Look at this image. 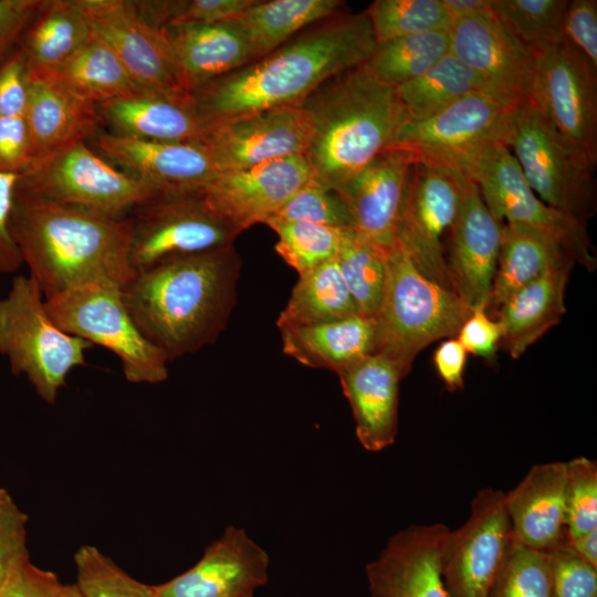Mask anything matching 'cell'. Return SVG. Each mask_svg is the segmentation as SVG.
<instances>
[{"label": "cell", "instance_id": "1", "mask_svg": "<svg viewBox=\"0 0 597 597\" xmlns=\"http://www.w3.org/2000/svg\"><path fill=\"white\" fill-rule=\"evenodd\" d=\"M376 46L366 11L322 20L273 52L190 95L206 129L263 109L303 105L324 82L363 65Z\"/></svg>", "mask_w": 597, "mask_h": 597}, {"label": "cell", "instance_id": "2", "mask_svg": "<svg viewBox=\"0 0 597 597\" xmlns=\"http://www.w3.org/2000/svg\"><path fill=\"white\" fill-rule=\"evenodd\" d=\"M241 258L234 244L137 272L123 286L143 335L169 362L213 344L237 304Z\"/></svg>", "mask_w": 597, "mask_h": 597}, {"label": "cell", "instance_id": "3", "mask_svg": "<svg viewBox=\"0 0 597 597\" xmlns=\"http://www.w3.org/2000/svg\"><path fill=\"white\" fill-rule=\"evenodd\" d=\"M10 228L45 298L91 281L124 286L135 274L128 217L55 202L18 186Z\"/></svg>", "mask_w": 597, "mask_h": 597}, {"label": "cell", "instance_id": "4", "mask_svg": "<svg viewBox=\"0 0 597 597\" xmlns=\"http://www.w3.org/2000/svg\"><path fill=\"white\" fill-rule=\"evenodd\" d=\"M303 106L314 125L305 157L313 177L334 190L389 149L399 123L395 87L364 64L324 82Z\"/></svg>", "mask_w": 597, "mask_h": 597}, {"label": "cell", "instance_id": "5", "mask_svg": "<svg viewBox=\"0 0 597 597\" xmlns=\"http://www.w3.org/2000/svg\"><path fill=\"white\" fill-rule=\"evenodd\" d=\"M386 271L373 354L394 362L406 377L421 349L457 335L471 311L453 291L426 277L397 240L386 252Z\"/></svg>", "mask_w": 597, "mask_h": 597}, {"label": "cell", "instance_id": "6", "mask_svg": "<svg viewBox=\"0 0 597 597\" xmlns=\"http://www.w3.org/2000/svg\"><path fill=\"white\" fill-rule=\"evenodd\" d=\"M93 345L61 329L30 275L18 274L0 298V354L46 404H55L70 373L86 364Z\"/></svg>", "mask_w": 597, "mask_h": 597}, {"label": "cell", "instance_id": "7", "mask_svg": "<svg viewBox=\"0 0 597 597\" xmlns=\"http://www.w3.org/2000/svg\"><path fill=\"white\" fill-rule=\"evenodd\" d=\"M534 193L547 206L582 222L596 208L595 167L532 102L510 112L501 139Z\"/></svg>", "mask_w": 597, "mask_h": 597}, {"label": "cell", "instance_id": "8", "mask_svg": "<svg viewBox=\"0 0 597 597\" xmlns=\"http://www.w3.org/2000/svg\"><path fill=\"white\" fill-rule=\"evenodd\" d=\"M49 315L67 334L112 352L132 384L168 378V358L139 331L123 297V286L91 281L45 298Z\"/></svg>", "mask_w": 597, "mask_h": 597}, {"label": "cell", "instance_id": "9", "mask_svg": "<svg viewBox=\"0 0 597 597\" xmlns=\"http://www.w3.org/2000/svg\"><path fill=\"white\" fill-rule=\"evenodd\" d=\"M128 219L135 273L231 245L241 233L201 191L159 193L137 206Z\"/></svg>", "mask_w": 597, "mask_h": 597}, {"label": "cell", "instance_id": "10", "mask_svg": "<svg viewBox=\"0 0 597 597\" xmlns=\"http://www.w3.org/2000/svg\"><path fill=\"white\" fill-rule=\"evenodd\" d=\"M478 187L500 222L524 226L553 238L575 263L588 271L596 256L585 223L544 203L531 189L510 149L493 143L480 150L461 171Z\"/></svg>", "mask_w": 597, "mask_h": 597}, {"label": "cell", "instance_id": "11", "mask_svg": "<svg viewBox=\"0 0 597 597\" xmlns=\"http://www.w3.org/2000/svg\"><path fill=\"white\" fill-rule=\"evenodd\" d=\"M515 106L489 92L468 94L426 119L398 124L389 149L408 153L413 163L462 171L485 146L501 143Z\"/></svg>", "mask_w": 597, "mask_h": 597}, {"label": "cell", "instance_id": "12", "mask_svg": "<svg viewBox=\"0 0 597 597\" xmlns=\"http://www.w3.org/2000/svg\"><path fill=\"white\" fill-rule=\"evenodd\" d=\"M18 186L55 202L118 218L160 193L116 168L86 142L53 155L21 176Z\"/></svg>", "mask_w": 597, "mask_h": 597}, {"label": "cell", "instance_id": "13", "mask_svg": "<svg viewBox=\"0 0 597 597\" xmlns=\"http://www.w3.org/2000/svg\"><path fill=\"white\" fill-rule=\"evenodd\" d=\"M464 174L443 167L412 165L397 228V242L429 280L452 290L446 242L455 220Z\"/></svg>", "mask_w": 597, "mask_h": 597}, {"label": "cell", "instance_id": "14", "mask_svg": "<svg viewBox=\"0 0 597 597\" xmlns=\"http://www.w3.org/2000/svg\"><path fill=\"white\" fill-rule=\"evenodd\" d=\"M533 53L532 103L597 163V70L564 40Z\"/></svg>", "mask_w": 597, "mask_h": 597}, {"label": "cell", "instance_id": "15", "mask_svg": "<svg viewBox=\"0 0 597 597\" xmlns=\"http://www.w3.org/2000/svg\"><path fill=\"white\" fill-rule=\"evenodd\" d=\"M511 540L504 493L480 490L467 521L448 535L442 575L449 597H488Z\"/></svg>", "mask_w": 597, "mask_h": 597}, {"label": "cell", "instance_id": "16", "mask_svg": "<svg viewBox=\"0 0 597 597\" xmlns=\"http://www.w3.org/2000/svg\"><path fill=\"white\" fill-rule=\"evenodd\" d=\"M314 134L303 105L263 109L207 128L202 145L217 170H240L305 156Z\"/></svg>", "mask_w": 597, "mask_h": 597}, {"label": "cell", "instance_id": "17", "mask_svg": "<svg viewBox=\"0 0 597 597\" xmlns=\"http://www.w3.org/2000/svg\"><path fill=\"white\" fill-rule=\"evenodd\" d=\"M94 33L116 53L132 76L147 90L189 101L170 48L161 32L146 23L128 0H77Z\"/></svg>", "mask_w": 597, "mask_h": 597}, {"label": "cell", "instance_id": "18", "mask_svg": "<svg viewBox=\"0 0 597 597\" xmlns=\"http://www.w3.org/2000/svg\"><path fill=\"white\" fill-rule=\"evenodd\" d=\"M450 52L469 66L493 95L514 105L532 102L535 59L492 13L454 21Z\"/></svg>", "mask_w": 597, "mask_h": 597}, {"label": "cell", "instance_id": "19", "mask_svg": "<svg viewBox=\"0 0 597 597\" xmlns=\"http://www.w3.org/2000/svg\"><path fill=\"white\" fill-rule=\"evenodd\" d=\"M313 177L305 156L220 171L201 190L206 201L241 232L265 223Z\"/></svg>", "mask_w": 597, "mask_h": 597}, {"label": "cell", "instance_id": "20", "mask_svg": "<svg viewBox=\"0 0 597 597\" xmlns=\"http://www.w3.org/2000/svg\"><path fill=\"white\" fill-rule=\"evenodd\" d=\"M88 145L160 193L201 191L219 172L201 143L144 140L102 130Z\"/></svg>", "mask_w": 597, "mask_h": 597}, {"label": "cell", "instance_id": "21", "mask_svg": "<svg viewBox=\"0 0 597 597\" xmlns=\"http://www.w3.org/2000/svg\"><path fill=\"white\" fill-rule=\"evenodd\" d=\"M502 223L464 174L460 207L446 243L453 292L469 307H486L500 249Z\"/></svg>", "mask_w": 597, "mask_h": 597}, {"label": "cell", "instance_id": "22", "mask_svg": "<svg viewBox=\"0 0 597 597\" xmlns=\"http://www.w3.org/2000/svg\"><path fill=\"white\" fill-rule=\"evenodd\" d=\"M450 528L442 523L408 526L366 566L371 597H449L442 555Z\"/></svg>", "mask_w": 597, "mask_h": 597}, {"label": "cell", "instance_id": "23", "mask_svg": "<svg viewBox=\"0 0 597 597\" xmlns=\"http://www.w3.org/2000/svg\"><path fill=\"white\" fill-rule=\"evenodd\" d=\"M268 567L266 552L230 525L192 567L155 585L156 597H242L265 585Z\"/></svg>", "mask_w": 597, "mask_h": 597}, {"label": "cell", "instance_id": "24", "mask_svg": "<svg viewBox=\"0 0 597 597\" xmlns=\"http://www.w3.org/2000/svg\"><path fill=\"white\" fill-rule=\"evenodd\" d=\"M400 149H387L338 187L354 230L384 252L396 243L399 214L413 165Z\"/></svg>", "mask_w": 597, "mask_h": 597}, {"label": "cell", "instance_id": "25", "mask_svg": "<svg viewBox=\"0 0 597 597\" xmlns=\"http://www.w3.org/2000/svg\"><path fill=\"white\" fill-rule=\"evenodd\" d=\"M24 118L31 144L29 171L75 143H88L103 130L96 104L75 96L50 77L33 74Z\"/></svg>", "mask_w": 597, "mask_h": 597}, {"label": "cell", "instance_id": "26", "mask_svg": "<svg viewBox=\"0 0 597 597\" xmlns=\"http://www.w3.org/2000/svg\"><path fill=\"white\" fill-rule=\"evenodd\" d=\"M355 420V433L364 449L381 451L398 432L400 368L379 354H370L337 374Z\"/></svg>", "mask_w": 597, "mask_h": 597}, {"label": "cell", "instance_id": "27", "mask_svg": "<svg viewBox=\"0 0 597 597\" xmlns=\"http://www.w3.org/2000/svg\"><path fill=\"white\" fill-rule=\"evenodd\" d=\"M566 484L567 462L554 461L533 465L514 489L504 493L515 541L546 552L567 538Z\"/></svg>", "mask_w": 597, "mask_h": 597}, {"label": "cell", "instance_id": "28", "mask_svg": "<svg viewBox=\"0 0 597 597\" xmlns=\"http://www.w3.org/2000/svg\"><path fill=\"white\" fill-rule=\"evenodd\" d=\"M161 30L179 80L190 96L205 84L251 62L247 40L234 21L184 22Z\"/></svg>", "mask_w": 597, "mask_h": 597}, {"label": "cell", "instance_id": "29", "mask_svg": "<svg viewBox=\"0 0 597 597\" xmlns=\"http://www.w3.org/2000/svg\"><path fill=\"white\" fill-rule=\"evenodd\" d=\"M111 134L144 140L202 143L206 127L190 100L157 93L115 98L97 105Z\"/></svg>", "mask_w": 597, "mask_h": 597}, {"label": "cell", "instance_id": "30", "mask_svg": "<svg viewBox=\"0 0 597 597\" xmlns=\"http://www.w3.org/2000/svg\"><path fill=\"white\" fill-rule=\"evenodd\" d=\"M573 264L548 270L514 292L496 312L500 345L512 358H519L561 321L566 312L565 291Z\"/></svg>", "mask_w": 597, "mask_h": 597}, {"label": "cell", "instance_id": "31", "mask_svg": "<svg viewBox=\"0 0 597 597\" xmlns=\"http://www.w3.org/2000/svg\"><path fill=\"white\" fill-rule=\"evenodd\" d=\"M280 332L284 354L304 366L336 374L374 353L375 321L359 314Z\"/></svg>", "mask_w": 597, "mask_h": 597}, {"label": "cell", "instance_id": "32", "mask_svg": "<svg viewBox=\"0 0 597 597\" xmlns=\"http://www.w3.org/2000/svg\"><path fill=\"white\" fill-rule=\"evenodd\" d=\"M565 263L575 262L553 238L524 226L505 223L486 311L495 315L514 292Z\"/></svg>", "mask_w": 597, "mask_h": 597}, {"label": "cell", "instance_id": "33", "mask_svg": "<svg viewBox=\"0 0 597 597\" xmlns=\"http://www.w3.org/2000/svg\"><path fill=\"white\" fill-rule=\"evenodd\" d=\"M94 35L77 0H42L19 43L31 74H46Z\"/></svg>", "mask_w": 597, "mask_h": 597}, {"label": "cell", "instance_id": "34", "mask_svg": "<svg viewBox=\"0 0 597 597\" xmlns=\"http://www.w3.org/2000/svg\"><path fill=\"white\" fill-rule=\"evenodd\" d=\"M40 76L50 77L75 96L96 105L154 93L132 76L111 46L95 33L65 62Z\"/></svg>", "mask_w": 597, "mask_h": 597}, {"label": "cell", "instance_id": "35", "mask_svg": "<svg viewBox=\"0 0 597 597\" xmlns=\"http://www.w3.org/2000/svg\"><path fill=\"white\" fill-rule=\"evenodd\" d=\"M344 6L341 0H258L232 21L241 29L253 62L304 29L343 13Z\"/></svg>", "mask_w": 597, "mask_h": 597}, {"label": "cell", "instance_id": "36", "mask_svg": "<svg viewBox=\"0 0 597 597\" xmlns=\"http://www.w3.org/2000/svg\"><path fill=\"white\" fill-rule=\"evenodd\" d=\"M356 314L355 303L335 258L298 274L276 326L279 329L310 326Z\"/></svg>", "mask_w": 597, "mask_h": 597}, {"label": "cell", "instance_id": "37", "mask_svg": "<svg viewBox=\"0 0 597 597\" xmlns=\"http://www.w3.org/2000/svg\"><path fill=\"white\" fill-rule=\"evenodd\" d=\"M474 92L489 91L469 66L449 52L423 75L395 87L398 124L426 119Z\"/></svg>", "mask_w": 597, "mask_h": 597}, {"label": "cell", "instance_id": "38", "mask_svg": "<svg viewBox=\"0 0 597 597\" xmlns=\"http://www.w3.org/2000/svg\"><path fill=\"white\" fill-rule=\"evenodd\" d=\"M449 52V31L406 35L376 43L364 65L376 78L396 87L423 75Z\"/></svg>", "mask_w": 597, "mask_h": 597}, {"label": "cell", "instance_id": "39", "mask_svg": "<svg viewBox=\"0 0 597 597\" xmlns=\"http://www.w3.org/2000/svg\"><path fill=\"white\" fill-rule=\"evenodd\" d=\"M337 262L357 313L375 321L386 284V252L353 229L337 255Z\"/></svg>", "mask_w": 597, "mask_h": 597}, {"label": "cell", "instance_id": "40", "mask_svg": "<svg viewBox=\"0 0 597 597\" xmlns=\"http://www.w3.org/2000/svg\"><path fill=\"white\" fill-rule=\"evenodd\" d=\"M264 224L277 235L274 247L277 254L298 274L337 258L353 230L275 219Z\"/></svg>", "mask_w": 597, "mask_h": 597}, {"label": "cell", "instance_id": "41", "mask_svg": "<svg viewBox=\"0 0 597 597\" xmlns=\"http://www.w3.org/2000/svg\"><path fill=\"white\" fill-rule=\"evenodd\" d=\"M568 2V0H492V11L514 38L534 51L563 41L562 24Z\"/></svg>", "mask_w": 597, "mask_h": 597}, {"label": "cell", "instance_id": "42", "mask_svg": "<svg viewBox=\"0 0 597 597\" xmlns=\"http://www.w3.org/2000/svg\"><path fill=\"white\" fill-rule=\"evenodd\" d=\"M376 43L449 31L453 21L441 0H376L366 10Z\"/></svg>", "mask_w": 597, "mask_h": 597}, {"label": "cell", "instance_id": "43", "mask_svg": "<svg viewBox=\"0 0 597 597\" xmlns=\"http://www.w3.org/2000/svg\"><path fill=\"white\" fill-rule=\"evenodd\" d=\"M488 597H551L546 552L525 546L511 535Z\"/></svg>", "mask_w": 597, "mask_h": 597}, {"label": "cell", "instance_id": "44", "mask_svg": "<svg viewBox=\"0 0 597 597\" xmlns=\"http://www.w3.org/2000/svg\"><path fill=\"white\" fill-rule=\"evenodd\" d=\"M74 565L82 597H156L155 585L135 579L95 546L82 545Z\"/></svg>", "mask_w": 597, "mask_h": 597}, {"label": "cell", "instance_id": "45", "mask_svg": "<svg viewBox=\"0 0 597 597\" xmlns=\"http://www.w3.org/2000/svg\"><path fill=\"white\" fill-rule=\"evenodd\" d=\"M270 219L354 229L350 214L336 190L314 177Z\"/></svg>", "mask_w": 597, "mask_h": 597}, {"label": "cell", "instance_id": "46", "mask_svg": "<svg viewBox=\"0 0 597 597\" xmlns=\"http://www.w3.org/2000/svg\"><path fill=\"white\" fill-rule=\"evenodd\" d=\"M597 528V464L577 457L567 461L565 532L572 540Z\"/></svg>", "mask_w": 597, "mask_h": 597}, {"label": "cell", "instance_id": "47", "mask_svg": "<svg viewBox=\"0 0 597 597\" xmlns=\"http://www.w3.org/2000/svg\"><path fill=\"white\" fill-rule=\"evenodd\" d=\"M551 597H597V567L577 555L568 540L546 551Z\"/></svg>", "mask_w": 597, "mask_h": 597}, {"label": "cell", "instance_id": "48", "mask_svg": "<svg viewBox=\"0 0 597 597\" xmlns=\"http://www.w3.org/2000/svg\"><path fill=\"white\" fill-rule=\"evenodd\" d=\"M28 515L19 509L10 493L0 488V590L27 563Z\"/></svg>", "mask_w": 597, "mask_h": 597}, {"label": "cell", "instance_id": "49", "mask_svg": "<svg viewBox=\"0 0 597 597\" xmlns=\"http://www.w3.org/2000/svg\"><path fill=\"white\" fill-rule=\"evenodd\" d=\"M563 40L597 70V1L568 2L562 24Z\"/></svg>", "mask_w": 597, "mask_h": 597}, {"label": "cell", "instance_id": "50", "mask_svg": "<svg viewBox=\"0 0 597 597\" xmlns=\"http://www.w3.org/2000/svg\"><path fill=\"white\" fill-rule=\"evenodd\" d=\"M30 84L31 71L18 45L0 65V117L25 115Z\"/></svg>", "mask_w": 597, "mask_h": 597}, {"label": "cell", "instance_id": "51", "mask_svg": "<svg viewBox=\"0 0 597 597\" xmlns=\"http://www.w3.org/2000/svg\"><path fill=\"white\" fill-rule=\"evenodd\" d=\"M32 164L31 144L24 116L0 117V171L19 177Z\"/></svg>", "mask_w": 597, "mask_h": 597}, {"label": "cell", "instance_id": "52", "mask_svg": "<svg viewBox=\"0 0 597 597\" xmlns=\"http://www.w3.org/2000/svg\"><path fill=\"white\" fill-rule=\"evenodd\" d=\"M501 327L486 312V307H476L457 333V339L465 349L475 356L492 359L501 342Z\"/></svg>", "mask_w": 597, "mask_h": 597}, {"label": "cell", "instance_id": "53", "mask_svg": "<svg viewBox=\"0 0 597 597\" xmlns=\"http://www.w3.org/2000/svg\"><path fill=\"white\" fill-rule=\"evenodd\" d=\"M20 177L0 171V273L12 274L23 264L10 221Z\"/></svg>", "mask_w": 597, "mask_h": 597}, {"label": "cell", "instance_id": "54", "mask_svg": "<svg viewBox=\"0 0 597 597\" xmlns=\"http://www.w3.org/2000/svg\"><path fill=\"white\" fill-rule=\"evenodd\" d=\"M42 0H0V65L19 45Z\"/></svg>", "mask_w": 597, "mask_h": 597}, {"label": "cell", "instance_id": "55", "mask_svg": "<svg viewBox=\"0 0 597 597\" xmlns=\"http://www.w3.org/2000/svg\"><path fill=\"white\" fill-rule=\"evenodd\" d=\"M62 584L56 574L30 561L0 590V597H60Z\"/></svg>", "mask_w": 597, "mask_h": 597}, {"label": "cell", "instance_id": "56", "mask_svg": "<svg viewBox=\"0 0 597 597\" xmlns=\"http://www.w3.org/2000/svg\"><path fill=\"white\" fill-rule=\"evenodd\" d=\"M256 1L258 0H181L180 11L174 24L184 22L220 23L231 21L256 3Z\"/></svg>", "mask_w": 597, "mask_h": 597}, {"label": "cell", "instance_id": "57", "mask_svg": "<svg viewBox=\"0 0 597 597\" xmlns=\"http://www.w3.org/2000/svg\"><path fill=\"white\" fill-rule=\"evenodd\" d=\"M467 352L455 337L442 342L433 354L436 369L449 391L463 387Z\"/></svg>", "mask_w": 597, "mask_h": 597}, {"label": "cell", "instance_id": "58", "mask_svg": "<svg viewBox=\"0 0 597 597\" xmlns=\"http://www.w3.org/2000/svg\"><path fill=\"white\" fill-rule=\"evenodd\" d=\"M452 21L492 13V0H441Z\"/></svg>", "mask_w": 597, "mask_h": 597}, {"label": "cell", "instance_id": "59", "mask_svg": "<svg viewBox=\"0 0 597 597\" xmlns=\"http://www.w3.org/2000/svg\"><path fill=\"white\" fill-rule=\"evenodd\" d=\"M568 542L577 555L597 567V528L568 540Z\"/></svg>", "mask_w": 597, "mask_h": 597}, {"label": "cell", "instance_id": "60", "mask_svg": "<svg viewBox=\"0 0 597 597\" xmlns=\"http://www.w3.org/2000/svg\"><path fill=\"white\" fill-rule=\"evenodd\" d=\"M60 597H82L74 584H62Z\"/></svg>", "mask_w": 597, "mask_h": 597}, {"label": "cell", "instance_id": "61", "mask_svg": "<svg viewBox=\"0 0 597 597\" xmlns=\"http://www.w3.org/2000/svg\"><path fill=\"white\" fill-rule=\"evenodd\" d=\"M242 597H253V594L244 595Z\"/></svg>", "mask_w": 597, "mask_h": 597}]
</instances>
